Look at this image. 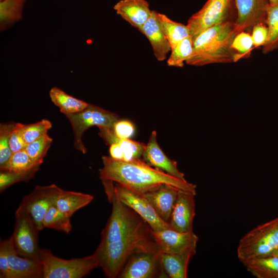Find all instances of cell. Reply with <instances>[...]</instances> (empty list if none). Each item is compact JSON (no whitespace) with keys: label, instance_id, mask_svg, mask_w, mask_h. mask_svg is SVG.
<instances>
[{"label":"cell","instance_id":"ac0fdd59","mask_svg":"<svg viewBox=\"0 0 278 278\" xmlns=\"http://www.w3.org/2000/svg\"><path fill=\"white\" fill-rule=\"evenodd\" d=\"M138 30L149 41L157 60H165L171 50V47L160 21L159 12L152 10L149 18Z\"/></svg>","mask_w":278,"mask_h":278},{"label":"cell","instance_id":"d4e9b609","mask_svg":"<svg viewBox=\"0 0 278 278\" xmlns=\"http://www.w3.org/2000/svg\"><path fill=\"white\" fill-rule=\"evenodd\" d=\"M51 101L62 113H75L84 109L89 105L86 102L67 94L57 87L52 88L49 93Z\"/></svg>","mask_w":278,"mask_h":278},{"label":"cell","instance_id":"ab89813d","mask_svg":"<svg viewBox=\"0 0 278 278\" xmlns=\"http://www.w3.org/2000/svg\"><path fill=\"white\" fill-rule=\"evenodd\" d=\"M0 277L11 278L6 240L0 244Z\"/></svg>","mask_w":278,"mask_h":278},{"label":"cell","instance_id":"f546056e","mask_svg":"<svg viewBox=\"0 0 278 278\" xmlns=\"http://www.w3.org/2000/svg\"><path fill=\"white\" fill-rule=\"evenodd\" d=\"M40 166L37 165L29 170L24 171H1L0 173L1 193L13 184L30 180L38 171Z\"/></svg>","mask_w":278,"mask_h":278},{"label":"cell","instance_id":"30bf717a","mask_svg":"<svg viewBox=\"0 0 278 278\" xmlns=\"http://www.w3.org/2000/svg\"><path fill=\"white\" fill-rule=\"evenodd\" d=\"M161 250H138L132 253L122 268L120 278H154L167 277L161 265Z\"/></svg>","mask_w":278,"mask_h":278},{"label":"cell","instance_id":"9a60e30c","mask_svg":"<svg viewBox=\"0 0 278 278\" xmlns=\"http://www.w3.org/2000/svg\"><path fill=\"white\" fill-rule=\"evenodd\" d=\"M196 195L179 190L176 204L169 222L170 229L185 232L193 231V221L195 215Z\"/></svg>","mask_w":278,"mask_h":278},{"label":"cell","instance_id":"5b68a950","mask_svg":"<svg viewBox=\"0 0 278 278\" xmlns=\"http://www.w3.org/2000/svg\"><path fill=\"white\" fill-rule=\"evenodd\" d=\"M278 250V217L254 228L240 239L237 255L244 263Z\"/></svg>","mask_w":278,"mask_h":278},{"label":"cell","instance_id":"1f68e13d","mask_svg":"<svg viewBox=\"0 0 278 278\" xmlns=\"http://www.w3.org/2000/svg\"><path fill=\"white\" fill-rule=\"evenodd\" d=\"M37 165H41L36 164L24 149L12 153L5 167L1 171H24Z\"/></svg>","mask_w":278,"mask_h":278},{"label":"cell","instance_id":"4316f807","mask_svg":"<svg viewBox=\"0 0 278 278\" xmlns=\"http://www.w3.org/2000/svg\"><path fill=\"white\" fill-rule=\"evenodd\" d=\"M266 24L268 29V36L265 44L262 46L264 54L278 49V4L269 6Z\"/></svg>","mask_w":278,"mask_h":278},{"label":"cell","instance_id":"8d00e7d4","mask_svg":"<svg viewBox=\"0 0 278 278\" xmlns=\"http://www.w3.org/2000/svg\"><path fill=\"white\" fill-rule=\"evenodd\" d=\"M24 124L16 123L9 140V145L12 153L25 149L27 144L22 133Z\"/></svg>","mask_w":278,"mask_h":278},{"label":"cell","instance_id":"5bb4252c","mask_svg":"<svg viewBox=\"0 0 278 278\" xmlns=\"http://www.w3.org/2000/svg\"><path fill=\"white\" fill-rule=\"evenodd\" d=\"M235 23L240 32H249L258 24H266L269 0H235Z\"/></svg>","mask_w":278,"mask_h":278},{"label":"cell","instance_id":"60d3db41","mask_svg":"<svg viewBox=\"0 0 278 278\" xmlns=\"http://www.w3.org/2000/svg\"><path fill=\"white\" fill-rule=\"evenodd\" d=\"M109 153L110 157L114 159L118 160H123V159L121 150L117 143L110 145Z\"/></svg>","mask_w":278,"mask_h":278},{"label":"cell","instance_id":"277c9868","mask_svg":"<svg viewBox=\"0 0 278 278\" xmlns=\"http://www.w3.org/2000/svg\"><path fill=\"white\" fill-rule=\"evenodd\" d=\"M106 194L112 204V211L101 232L99 246L121 241L134 235L149 224L131 208L117 198L113 182L101 180Z\"/></svg>","mask_w":278,"mask_h":278},{"label":"cell","instance_id":"f35d334b","mask_svg":"<svg viewBox=\"0 0 278 278\" xmlns=\"http://www.w3.org/2000/svg\"><path fill=\"white\" fill-rule=\"evenodd\" d=\"M251 32L254 47H262L265 44L268 36V29L266 24L256 25L252 28Z\"/></svg>","mask_w":278,"mask_h":278},{"label":"cell","instance_id":"8fae6325","mask_svg":"<svg viewBox=\"0 0 278 278\" xmlns=\"http://www.w3.org/2000/svg\"><path fill=\"white\" fill-rule=\"evenodd\" d=\"M62 190L55 184L37 185L31 193L22 199L20 206L28 213L40 231L44 229L42 222L46 213L56 204Z\"/></svg>","mask_w":278,"mask_h":278},{"label":"cell","instance_id":"603a6c76","mask_svg":"<svg viewBox=\"0 0 278 278\" xmlns=\"http://www.w3.org/2000/svg\"><path fill=\"white\" fill-rule=\"evenodd\" d=\"M242 264L249 272L257 278H278L277 256L270 255Z\"/></svg>","mask_w":278,"mask_h":278},{"label":"cell","instance_id":"2e32d148","mask_svg":"<svg viewBox=\"0 0 278 278\" xmlns=\"http://www.w3.org/2000/svg\"><path fill=\"white\" fill-rule=\"evenodd\" d=\"M179 190L171 185L162 184L141 194L149 201L159 217L168 224Z\"/></svg>","mask_w":278,"mask_h":278},{"label":"cell","instance_id":"8992f818","mask_svg":"<svg viewBox=\"0 0 278 278\" xmlns=\"http://www.w3.org/2000/svg\"><path fill=\"white\" fill-rule=\"evenodd\" d=\"M39 259L43 278H81L99 267L94 253L82 258L66 259L55 256L48 249L40 248Z\"/></svg>","mask_w":278,"mask_h":278},{"label":"cell","instance_id":"ee69618b","mask_svg":"<svg viewBox=\"0 0 278 278\" xmlns=\"http://www.w3.org/2000/svg\"><path fill=\"white\" fill-rule=\"evenodd\" d=\"M1 1V0H0Z\"/></svg>","mask_w":278,"mask_h":278},{"label":"cell","instance_id":"7bdbcfd3","mask_svg":"<svg viewBox=\"0 0 278 278\" xmlns=\"http://www.w3.org/2000/svg\"><path fill=\"white\" fill-rule=\"evenodd\" d=\"M271 255H274L278 256V250L273 253Z\"/></svg>","mask_w":278,"mask_h":278},{"label":"cell","instance_id":"7a4b0ae2","mask_svg":"<svg viewBox=\"0 0 278 278\" xmlns=\"http://www.w3.org/2000/svg\"><path fill=\"white\" fill-rule=\"evenodd\" d=\"M240 31L235 22H227L212 26L194 40L193 50L185 63L195 66L237 62L233 41Z\"/></svg>","mask_w":278,"mask_h":278},{"label":"cell","instance_id":"4dcf8cb0","mask_svg":"<svg viewBox=\"0 0 278 278\" xmlns=\"http://www.w3.org/2000/svg\"><path fill=\"white\" fill-rule=\"evenodd\" d=\"M53 142V139L47 134L28 144L25 150L30 158L37 164L43 163Z\"/></svg>","mask_w":278,"mask_h":278},{"label":"cell","instance_id":"836d02e7","mask_svg":"<svg viewBox=\"0 0 278 278\" xmlns=\"http://www.w3.org/2000/svg\"><path fill=\"white\" fill-rule=\"evenodd\" d=\"M51 127V123L46 119L33 124H24L22 130L23 138L27 144H29L47 134Z\"/></svg>","mask_w":278,"mask_h":278},{"label":"cell","instance_id":"83f0119b","mask_svg":"<svg viewBox=\"0 0 278 278\" xmlns=\"http://www.w3.org/2000/svg\"><path fill=\"white\" fill-rule=\"evenodd\" d=\"M70 218L54 204L49 208L43 218V227L69 234L72 229Z\"/></svg>","mask_w":278,"mask_h":278},{"label":"cell","instance_id":"ffe728a7","mask_svg":"<svg viewBox=\"0 0 278 278\" xmlns=\"http://www.w3.org/2000/svg\"><path fill=\"white\" fill-rule=\"evenodd\" d=\"M113 9L123 19L137 29L146 23L152 12L146 0H120Z\"/></svg>","mask_w":278,"mask_h":278},{"label":"cell","instance_id":"9c48e42d","mask_svg":"<svg viewBox=\"0 0 278 278\" xmlns=\"http://www.w3.org/2000/svg\"><path fill=\"white\" fill-rule=\"evenodd\" d=\"M39 231L28 213L19 205L15 213L14 228L11 236L16 252L19 255L40 260Z\"/></svg>","mask_w":278,"mask_h":278},{"label":"cell","instance_id":"f1b7e54d","mask_svg":"<svg viewBox=\"0 0 278 278\" xmlns=\"http://www.w3.org/2000/svg\"><path fill=\"white\" fill-rule=\"evenodd\" d=\"M194 41L191 36L184 39L171 49L167 64L169 66L182 67L184 63L191 56L193 50Z\"/></svg>","mask_w":278,"mask_h":278},{"label":"cell","instance_id":"52a82bcc","mask_svg":"<svg viewBox=\"0 0 278 278\" xmlns=\"http://www.w3.org/2000/svg\"><path fill=\"white\" fill-rule=\"evenodd\" d=\"M235 0H207L188 20L187 26L193 40L212 26L227 22H236Z\"/></svg>","mask_w":278,"mask_h":278},{"label":"cell","instance_id":"7c38bea8","mask_svg":"<svg viewBox=\"0 0 278 278\" xmlns=\"http://www.w3.org/2000/svg\"><path fill=\"white\" fill-rule=\"evenodd\" d=\"M114 189L118 199L143 218L153 231L170 228L143 195L117 183L114 185Z\"/></svg>","mask_w":278,"mask_h":278},{"label":"cell","instance_id":"484cf974","mask_svg":"<svg viewBox=\"0 0 278 278\" xmlns=\"http://www.w3.org/2000/svg\"><path fill=\"white\" fill-rule=\"evenodd\" d=\"M159 18L171 49L190 36L187 25L175 22L165 14L159 12Z\"/></svg>","mask_w":278,"mask_h":278},{"label":"cell","instance_id":"6da1fadb","mask_svg":"<svg viewBox=\"0 0 278 278\" xmlns=\"http://www.w3.org/2000/svg\"><path fill=\"white\" fill-rule=\"evenodd\" d=\"M102 161L103 166L99 172L101 180L115 182L140 194L167 184L196 195V185L170 176L141 159L125 161L103 156Z\"/></svg>","mask_w":278,"mask_h":278},{"label":"cell","instance_id":"d590c367","mask_svg":"<svg viewBox=\"0 0 278 278\" xmlns=\"http://www.w3.org/2000/svg\"><path fill=\"white\" fill-rule=\"evenodd\" d=\"M232 46L237 54L238 61L248 57L254 47L251 35L246 31L239 32L234 38Z\"/></svg>","mask_w":278,"mask_h":278},{"label":"cell","instance_id":"e0dca14e","mask_svg":"<svg viewBox=\"0 0 278 278\" xmlns=\"http://www.w3.org/2000/svg\"><path fill=\"white\" fill-rule=\"evenodd\" d=\"M5 240L11 278L43 277V267L40 260L19 255L16 252L11 236Z\"/></svg>","mask_w":278,"mask_h":278},{"label":"cell","instance_id":"74e56055","mask_svg":"<svg viewBox=\"0 0 278 278\" xmlns=\"http://www.w3.org/2000/svg\"><path fill=\"white\" fill-rule=\"evenodd\" d=\"M115 135L119 139H129L135 132L133 123L127 120L119 119L113 128Z\"/></svg>","mask_w":278,"mask_h":278},{"label":"cell","instance_id":"7402d4cb","mask_svg":"<svg viewBox=\"0 0 278 278\" xmlns=\"http://www.w3.org/2000/svg\"><path fill=\"white\" fill-rule=\"evenodd\" d=\"M93 199L94 196L90 194L62 189L55 204L60 211L71 217L75 212L89 204Z\"/></svg>","mask_w":278,"mask_h":278},{"label":"cell","instance_id":"d6986e66","mask_svg":"<svg viewBox=\"0 0 278 278\" xmlns=\"http://www.w3.org/2000/svg\"><path fill=\"white\" fill-rule=\"evenodd\" d=\"M142 158L143 161L149 165L174 177L186 180L184 174L179 170L177 162L169 159L159 145L155 131L151 132L143 152Z\"/></svg>","mask_w":278,"mask_h":278},{"label":"cell","instance_id":"ba28073f","mask_svg":"<svg viewBox=\"0 0 278 278\" xmlns=\"http://www.w3.org/2000/svg\"><path fill=\"white\" fill-rule=\"evenodd\" d=\"M63 114L71 125L75 148L83 154L86 153V150L82 142V136L88 128L93 126L98 127L99 129L113 128L115 123L119 119L117 114L89 103L79 112Z\"/></svg>","mask_w":278,"mask_h":278},{"label":"cell","instance_id":"4fadbf2b","mask_svg":"<svg viewBox=\"0 0 278 278\" xmlns=\"http://www.w3.org/2000/svg\"><path fill=\"white\" fill-rule=\"evenodd\" d=\"M152 233L161 251L165 253L196 254L198 237L193 231L182 232L170 228Z\"/></svg>","mask_w":278,"mask_h":278},{"label":"cell","instance_id":"d6a6232c","mask_svg":"<svg viewBox=\"0 0 278 278\" xmlns=\"http://www.w3.org/2000/svg\"><path fill=\"white\" fill-rule=\"evenodd\" d=\"M16 123H7L0 124V168L5 167L12 152L9 145L11 134Z\"/></svg>","mask_w":278,"mask_h":278},{"label":"cell","instance_id":"cb8c5ba5","mask_svg":"<svg viewBox=\"0 0 278 278\" xmlns=\"http://www.w3.org/2000/svg\"><path fill=\"white\" fill-rule=\"evenodd\" d=\"M26 0L0 1V30L5 31L22 19Z\"/></svg>","mask_w":278,"mask_h":278},{"label":"cell","instance_id":"e575fe53","mask_svg":"<svg viewBox=\"0 0 278 278\" xmlns=\"http://www.w3.org/2000/svg\"><path fill=\"white\" fill-rule=\"evenodd\" d=\"M119 145L123 156V161H128L140 159L146 145L143 143L129 139L117 138L113 143ZM113 144V143H112Z\"/></svg>","mask_w":278,"mask_h":278},{"label":"cell","instance_id":"3957f363","mask_svg":"<svg viewBox=\"0 0 278 278\" xmlns=\"http://www.w3.org/2000/svg\"><path fill=\"white\" fill-rule=\"evenodd\" d=\"M160 250L152 229L148 226L121 241L98 245L94 253L105 276L115 278L118 276L126 262L134 252Z\"/></svg>","mask_w":278,"mask_h":278},{"label":"cell","instance_id":"44dd1931","mask_svg":"<svg viewBox=\"0 0 278 278\" xmlns=\"http://www.w3.org/2000/svg\"><path fill=\"white\" fill-rule=\"evenodd\" d=\"M195 254L192 252L178 254L162 252L161 265L167 276L170 278L187 277L189 262Z\"/></svg>","mask_w":278,"mask_h":278},{"label":"cell","instance_id":"b9f144b4","mask_svg":"<svg viewBox=\"0 0 278 278\" xmlns=\"http://www.w3.org/2000/svg\"><path fill=\"white\" fill-rule=\"evenodd\" d=\"M270 6H274L278 4V0H269Z\"/></svg>","mask_w":278,"mask_h":278}]
</instances>
